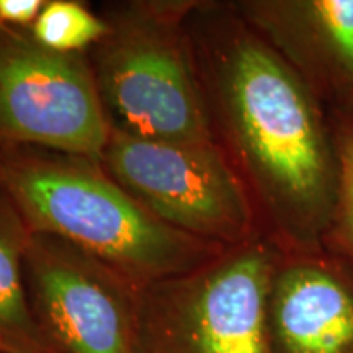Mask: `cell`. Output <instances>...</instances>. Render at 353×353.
Listing matches in <instances>:
<instances>
[{
    "mask_svg": "<svg viewBox=\"0 0 353 353\" xmlns=\"http://www.w3.org/2000/svg\"><path fill=\"white\" fill-rule=\"evenodd\" d=\"M188 33L214 141L285 254L322 247L339 157L330 114L229 2L198 0Z\"/></svg>",
    "mask_w": 353,
    "mask_h": 353,
    "instance_id": "cell-1",
    "label": "cell"
},
{
    "mask_svg": "<svg viewBox=\"0 0 353 353\" xmlns=\"http://www.w3.org/2000/svg\"><path fill=\"white\" fill-rule=\"evenodd\" d=\"M0 188L32 231L79 247L138 285L192 272L226 250L165 224L92 159L6 149Z\"/></svg>",
    "mask_w": 353,
    "mask_h": 353,
    "instance_id": "cell-2",
    "label": "cell"
},
{
    "mask_svg": "<svg viewBox=\"0 0 353 353\" xmlns=\"http://www.w3.org/2000/svg\"><path fill=\"white\" fill-rule=\"evenodd\" d=\"M198 0L105 3L87 52L110 128L167 143H214L187 20Z\"/></svg>",
    "mask_w": 353,
    "mask_h": 353,
    "instance_id": "cell-3",
    "label": "cell"
},
{
    "mask_svg": "<svg viewBox=\"0 0 353 353\" xmlns=\"http://www.w3.org/2000/svg\"><path fill=\"white\" fill-rule=\"evenodd\" d=\"M281 257L260 234L195 270L141 286L138 353H272L268 301Z\"/></svg>",
    "mask_w": 353,
    "mask_h": 353,
    "instance_id": "cell-4",
    "label": "cell"
},
{
    "mask_svg": "<svg viewBox=\"0 0 353 353\" xmlns=\"http://www.w3.org/2000/svg\"><path fill=\"white\" fill-rule=\"evenodd\" d=\"M100 165L176 231L231 249L262 234L245 185L218 143H167L110 131Z\"/></svg>",
    "mask_w": 353,
    "mask_h": 353,
    "instance_id": "cell-5",
    "label": "cell"
},
{
    "mask_svg": "<svg viewBox=\"0 0 353 353\" xmlns=\"http://www.w3.org/2000/svg\"><path fill=\"white\" fill-rule=\"evenodd\" d=\"M110 131L87 52L51 51L30 30L0 25V151L100 161Z\"/></svg>",
    "mask_w": 353,
    "mask_h": 353,
    "instance_id": "cell-6",
    "label": "cell"
},
{
    "mask_svg": "<svg viewBox=\"0 0 353 353\" xmlns=\"http://www.w3.org/2000/svg\"><path fill=\"white\" fill-rule=\"evenodd\" d=\"M25 285L56 353H138L141 286L59 237L32 232Z\"/></svg>",
    "mask_w": 353,
    "mask_h": 353,
    "instance_id": "cell-7",
    "label": "cell"
},
{
    "mask_svg": "<svg viewBox=\"0 0 353 353\" xmlns=\"http://www.w3.org/2000/svg\"><path fill=\"white\" fill-rule=\"evenodd\" d=\"M229 6L329 113L353 107V0H237Z\"/></svg>",
    "mask_w": 353,
    "mask_h": 353,
    "instance_id": "cell-8",
    "label": "cell"
},
{
    "mask_svg": "<svg viewBox=\"0 0 353 353\" xmlns=\"http://www.w3.org/2000/svg\"><path fill=\"white\" fill-rule=\"evenodd\" d=\"M268 330L272 353H353V263L325 247L283 252Z\"/></svg>",
    "mask_w": 353,
    "mask_h": 353,
    "instance_id": "cell-9",
    "label": "cell"
},
{
    "mask_svg": "<svg viewBox=\"0 0 353 353\" xmlns=\"http://www.w3.org/2000/svg\"><path fill=\"white\" fill-rule=\"evenodd\" d=\"M32 229L10 196L0 188V352L56 353L30 306L25 285V252Z\"/></svg>",
    "mask_w": 353,
    "mask_h": 353,
    "instance_id": "cell-10",
    "label": "cell"
},
{
    "mask_svg": "<svg viewBox=\"0 0 353 353\" xmlns=\"http://www.w3.org/2000/svg\"><path fill=\"white\" fill-rule=\"evenodd\" d=\"M30 33L51 51L83 54L107 34V21L77 0H46Z\"/></svg>",
    "mask_w": 353,
    "mask_h": 353,
    "instance_id": "cell-11",
    "label": "cell"
},
{
    "mask_svg": "<svg viewBox=\"0 0 353 353\" xmlns=\"http://www.w3.org/2000/svg\"><path fill=\"white\" fill-rule=\"evenodd\" d=\"M329 114L339 157V187L322 247L353 263V107Z\"/></svg>",
    "mask_w": 353,
    "mask_h": 353,
    "instance_id": "cell-12",
    "label": "cell"
},
{
    "mask_svg": "<svg viewBox=\"0 0 353 353\" xmlns=\"http://www.w3.org/2000/svg\"><path fill=\"white\" fill-rule=\"evenodd\" d=\"M44 6L46 0H0V25L30 30Z\"/></svg>",
    "mask_w": 353,
    "mask_h": 353,
    "instance_id": "cell-13",
    "label": "cell"
},
{
    "mask_svg": "<svg viewBox=\"0 0 353 353\" xmlns=\"http://www.w3.org/2000/svg\"><path fill=\"white\" fill-rule=\"evenodd\" d=\"M0 353H3V352H0Z\"/></svg>",
    "mask_w": 353,
    "mask_h": 353,
    "instance_id": "cell-14",
    "label": "cell"
}]
</instances>
